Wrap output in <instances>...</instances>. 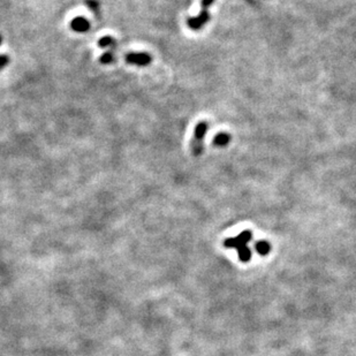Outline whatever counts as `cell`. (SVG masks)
Segmentation results:
<instances>
[{
	"mask_svg": "<svg viewBox=\"0 0 356 356\" xmlns=\"http://www.w3.org/2000/svg\"><path fill=\"white\" fill-rule=\"evenodd\" d=\"M85 4H87L91 12H94L95 14L97 15L99 14V12H101V4H99L98 0H85Z\"/></svg>",
	"mask_w": 356,
	"mask_h": 356,
	"instance_id": "8",
	"label": "cell"
},
{
	"mask_svg": "<svg viewBox=\"0 0 356 356\" xmlns=\"http://www.w3.org/2000/svg\"><path fill=\"white\" fill-rule=\"evenodd\" d=\"M229 142H231V135L227 133H219L214 139V144L215 146H226Z\"/></svg>",
	"mask_w": 356,
	"mask_h": 356,
	"instance_id": "5",
	"label": "cell"
},
{
	"mask_svg": "<svg viewBox=\"0 0 356 356\" xmlns=\"http://www.w3.org/2000/svg\"><path fill=\"white\" fill-rule=\"evenodd\" d=\"M125 59L127 64L139 67L149 66L152 63V57L148 52H129L126 54Z\"/></svg>",
	"mask_w": 356,
	"mask_h": 356,
	"instance_id": "3",
	"label": "cell"
},
{
	"mask_svg": "<svg viewBox=\"0 0 356 356\" xmlns=\"http://www.w3.org/2000/svg\"><path fill=\"white\" fill-rule=\"evenodd\" d=\"M70 26L73 32L78 34L87 33L90 30V22H89V20L85 19L84 16H76V18H74L71 21Z\"/></svg>",
	"mask_w": 356,
	"mask_h": 356,
	"instance_id": "4",
	"label": "cell"
},
{
	"mask_svg": "<svg viewBox=\"0 0 356 356\" xmlns=\"http://www.w3.org/2000/svg\"><path fill=\"white\" fill-rule=\"evenodd\" d=\"M209 125L207 121H201L198 122L195 127L193 139H191L190 142V149L191 153L194 156H200L201 153H203L204 150V140L205 135H207Z\"/></svg>",
	"mask_w": 356,
	"mask_h": 356,
	"instance_id": "1",
	"label": "cell"
},
{
	"mask_svg": "<svg viewBox=\"0 0 356 356\" xmlns=\"http://www.w3.org/2000/svg\"><path fill=\"white\" fill-rule=\"evenodd\" d=\"M99 61H101L103 65L112 64L113 61H114V54H113L112 51H106V52L103 53L101 58H99Z\"/></svg>",
	"mask_w": 356,
	"mask_h": 356,
	"instance_id": "7",
	"label": "cell"
},
{
	"mask_svg": "<svg viewBox=\"0 0 356 356\" xmlns=\"http://www.w3.org/2000/svg\"><path fill=\"white\" fill-rule=\"evenodd\" d=\"M98 47L101 49H113L115 46V39L112 36H104L98 40Z\"/></svg>",
	"mask_w": 356,
	"mask_h": 356,
	"instance_id": "6",
	"label": "cell"
},
{
	"mask_svg": "<svg viewBox=\"0 0 356 356\" xmlns=\"http://www.w3.org/2000/svg\"><path fill=\"white\" fill-rule=\"evenodd\" d=\"M1 43H2V37L0 35V46H1Z\"/></svg>",
	"mask_w": 356,
	"mask_h": 356,
	"instance_id": "10",
	"label": "cell"
},
{
	"mask_svg": "<svg viewBox=\"0 0 356 356\" xmlns=\"http://www.w3.org/2000/svg\"><path fill=\"white\" fill-rule=\"evenodd\" d=\"M9 61H11V59H9L7 54H0V71L4 70V68L9 64Z\"/></svg>",
	"mask_w": 356,
	"mask_h": 356,
	"instance_id": "9",
	"label": "cell"
},
{
	"mask_svg": "<svg viewBox=\"0 0 356 356\" xmlns=\"http://www.w3.org/2000/svg\"><path fill=\"white\" fill-rule=\"evenodd\" d=\"M214 2V0H202L200 14L194 16V18H188L187 20V25L191 30H200L207 25L210 20V14H209L208 9Z\"/></svg>",
	"mask_w": 356,
	"mask_h": 356,
	"instance_id": "2",
	"label": "cell"
}]
</instances>
